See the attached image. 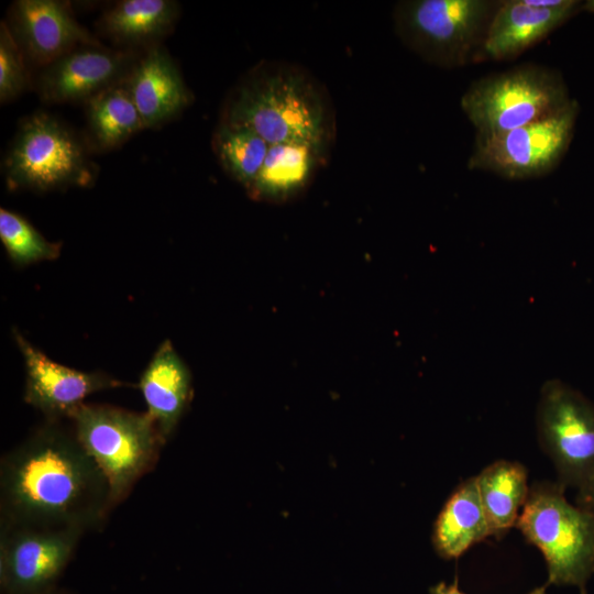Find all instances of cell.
<instances>
[{
  "label": "cell",
  "mask_w": 594,
  "mask_h": 594,
  "mask_svg": "<svg viewBox=\"0 0 594 594\" xmlns=\"http://www.w3.org/2000/svg\"><path fill=\"white\" fill-rule=\"evenodd\" d=\"M0 495L9 525L85 531L112 507L105 474L59 420L46 419L2 458Z\"/></svg>",
  "instance_id": "obj_1"
},
{
  "label": "cell",
  "mask_w": 594,
  "mask_h": 594,
  "mask_svg": "<svg viewBox=\"0 0 594 594\" xmlns=\"http://www.w3.org/2000/svg\"><path fill=\"white\" fill-rule=\"evenodd\" d=\"M219 122L248 128L268 144L307 143L331 152L336 109L326 86L301 65L265 59L229 92Z\"/></svg>",
  "instance_id": "obj_2"
},
{
  "label": "cell",
  "mask_w": 594,
  "mask_h": 594,
  "mask_svg": "<svg viewBox=\"0 0 594 594\" xmlns=\"http://www.w3.org/2000/svg\"><path fill=\"white\" fill-rule=\"evenodd\" d=\"M501 1L407 0L393 11L396 35L428 64L457 68L480 62L486 33Z\"/></svg>",
  "instance_id": "obj_3"
},
{
  "label": "cell",
  "mask_w": 594,
  "mask_h": 594,
  "mask_svg": "<svg viewBox=\"0 0 594 594\" xmlns=\"http://www.w3.org/2000/svg\"><path fill=\"white\" fill-rule=\"evenodd\" d=\"M564 490L558 482L532 484L516 527L541 551L549 583L584 594L594 573V520L568 502Z\"/></svg>",
  "instance_id": "obj_4"
},
{
  "label": "cell",
  "mask_w": 594,
  "mask_h": 594,
  "mask_svg": "<svg viewBox=\"0 0 594 594\" xmlns=\"http://www.w3.org/2000/svg\"><path fill=\"white\" fill-rule=\"evenodd\" d=\"M69 419L78 441L109 483L112 506L154 466L165 443L147 413L84 403Z\"/></svg>",
  "instance_id": "obj_5"
},
{
  "label": "cell",
  "mask_w": 594,
  "mask_h": 594,
  "mask_svg": "<svg viewBox=\"0 0 594 594\" xmlns=\"http://www.w3.org/2000/svg\"><path fill=\"white\" fill-rule=\"evenodd\" d=\"M571 99L559 72L525 64L475 80L460 103L476 134L493 135L548 117Z\"/></svg>",
  "instance_id": "obj_6"
},
{
  "label": "cell",
  "mask_w": 594,
  "mask_h": 594,
  "mask_svg": "<svg viewBox=\"0 0 594 594\" xmlns=\"http://www.w3.org/2000/svg\"><path fill=\"white\" fill-rule=\"evenodd\" d=\"M11 190L38 193L89 186L96 170L84 144L57 118L36 112L19 127L4 161Z\"/></svg>",
  "instance_id": "obj_7"
},
{
  "label": "cell",
  "mask_w": 594,
  "mask_h": 594,
  "mask_svg": "<svg viewBox=\"0 0 594 594\" xmlns=\"http://www.w3.org/2000/svg\"><path fill=\"white\" fill-rule=\"evenodd\" d=\"M580 110L572 98L560 110L527 125L499 134H476L468 168L510 180L551 173L569 150Z\"/></svg>",
  "instance_id": "obj_8"
},
{
  "label": "cell",
  "mask_w": 594,
  "mask_h": 594,
  "mask_svg": "<svg viewBox=\"0 0 594 594\" xmlns=\"http://www.w3.org/2000/svg\"><path fill=\"white\" fill-rule=\"evenodd\" d=\"M537 435L563 487L594 472V404L559 380L546 382L536 414Z\"/></svg>",
  "instance_id": "obj_9"
},
{
  "label": "cell",
  "mask_w": 594,
  "mask_h": 594,
  "mask_svg": "<svg viewBox=\"0 0 594 594\" xmlns=\"http://www.w3.org/2000/svg\"><path fill=\"white\" fill-rule=\"evenodd\" d=\"M82 532L1 524L2 588L9 594L45 592L67 565Z\"/></svg>",
  "instance_id": "obj_10"
},
{
  "label": "cell",
  "mask_w": 594,
  "mask_h": 594,
  "mask_svg": "<svg viewBox=\"0 0 594 594\" xmlns=\"http://www.w3.org/2000/svg\"><path fill=\"white\" fill-rule=\"evenodd\" d=\"M140 57L132 51L110 50L100 43L80 45L42 67L36 90L50 103L86 102L124 81Z\"/></svg>",
  "instance_id": "obj_11"
},
{
  "label": "cell",
  "mask_w": 594,
  "mask_h": 594,
  "mask_svg": "<svg viewBox=\"0 0 594 594\" xmlns=\"http://www.w3.org/2000/svg\"><path fill=\"white\" fill-rule=\"evenodd\" d=\"M12 333L25 366L23 399L48 420L69 418L89 395L127 385L101 372H82L57 363L16 329Z\"/></svg>",
  "instance_id": "obj_12"
},
{
  "label": "cell",
  "mask_w": 594,
  "mask_h": 594,
  "mask_svg": "<svg viewBox=\"0 0 594 594\" xmlns=\"http://www.w3.org/2000/svg\"><path fill=\"white\" fill-rule=\"evenodd\" d=\"M10 32L28 62L44 67L77 46L99 44L67 2L18 0L9 11Z\"/></svg>",
  "instance_id": "obj_13"
},
{
  "label": "cell",
  "mask_w": 594,
  "mask_h": 594,
  "mask_svg": "<svg viewBox=\"0 0 594 594\" xmlns=\"http://www.w3.org/2000/svg\"><path fill=\"white\" fill-rule=\"evenodd\" d=\"M583 11V1L539 8L526 0L501 1L490 23L480 62L512 61Z\"/></svg>",
  "instance_id": "obj_14"
},
{
  "label": "cell",
  "mask_w": 594,
  "mask_h": 594,
  "mask_svg": "<svg viewBox=\"0 0 594 594\" xmlns=\"http://www.w3.org/2000/svg\"><path fill=\"white\" fill-rule=\"evenodd\" d=\"M125 84L145 129L169 121L191 101L179 69L158 45L147 47Z\"/></svg>",
  "instance_id": "obj_15"
},
{
  "label": "cell",
  "mask_w": 594,
  "mask_h": 594,
  "mask_svg": "<svg viewBox=\"0 0 594 594\" xmlns=\"http://www.w3.org/2000/svg\"><path fill=\"white\" fill-rule=\"evenodd\" d=\"M147 414L166 442L175 431L191 396V374L173 343L160 344L138 383Z\"/></svg>",
  "instance_id": "obj_16"
},
{
  "label": "cell",
  "mask_w": 594,
  "mask_h": 594,
  "mask_svg": "<svg viewBox=\"0 0 594 594\" xmlns=\"http://www.w3.org/2000/svg\"><path fill=\"white\" fill-rule=\"evenodd\" d=\"M330 154V151L307 143L272 144L246 194L261 202H289L309 188Z\"/></svg>",
  "instance_id": "obj_17"
},
{
  "label": "cell",
  "mask_w": 594,
  "mask_h": 594,
  "mask_svg": "<svg viewBox=\"0 0 594 594\" xmlns=\"http://www.w3.org/2000/svg\"><path fill=\"white\" fill-rule=\"evenodd\" d=\"M491 536L475 476L462 482L439 513L432 544L444 559L462 556L470 547Z\"/></svg>",
  "instance_id": "obj_18"
},
{
  "label": "cell",
  "mask_w": 594,
  "mask_h": 594,
  "mask_svg": "<svg viewBox=\"0 0 594 594\" xmlns=\"http://www.w3.org/2000/svg\"><path fill=\"white\" fill-rule=\"evenodd\" d=\"M491 536L501 537L516 526L529 493L526 468L497 460L475 476Z\"/></svg>",
  "instance_id": "obj_19"
},
{
  "label": "cell",
  "mask_w": 594,
  "mask_h": 594,
  "mask_svg": "<svg viewBox=\"0 0 594 594\" xmlns=\"http://www.w3.org/2000/svg\"><path fill=\"white\" fill-rule=\"evenodd\" d=\"M178 16V4L170 0H123L101 18L100 30L118 44L156 45L170 31Z\"/></svg>",
  "instance_id": "obj_20"
},
{
  "label": "cell",
  "mask_w": 594,
  "mask_h": 594,
  "mask_svg": "<svg viewBox=\"0 0 594 594\" xmlns=\"http://www.w3.org/2000/svg\"><path fill=\"white\" fill-rule=\"evenodd\" d=\"M85 103L89 138L98 150L117 147L145 129L125 80L99 92Z\"/></svg>",
  "instance_id": "obj_21"
},
{
  "label": "cell",
  "mask_w": 594,
  "mask_h": 594,
  "mask_svg": "<svg viewBox=\"0 0 594 594\" xmlns=\"http://www.w3.org/2000/svg\"><path fill=\"white\" fill-rule=\"evenodd\" d=\"M211 144L224 173L245 191L261 172L271 146L254 131L224 122L216 127Z\"/></svg>",
  "instance_id": "obj_22"
},
{
  "label": "cell",
  "mask_w": 594,
  "mask_h": 594,
  "mask_svg": "<svg viewBox=\"0 0 594 594\" xmlns=\"http://www.w3.org/2000/svg\"><path fill=\"white\" fill-rule=\"evenodd\" d=\"M0 239L16 266L53 261L61 254V243L46 240L22 216L4 208L0 209Z\"/></svg>",
  "instance_id": "obj_23"
},
{
  "label": "cell",
  "mask_w": 594,
  "mask_h": 594,
  "mask_svg": "<svg viewBox=\"0 0 594 594\" xmlns=\"http://www.w3.org/2000/svg\"><path fill=\"white\" fill-rule=\"evenodd\" d=\"M25 57L6 21L0 26V101L8 102L29 86Z\"/></svg>",
  "instance_id": "obj_24"
},
{
  "label": "cell",
  "mask_w": 594,
  "mask_h": 594,
  "mask_svg": "<svg viewBox=\"0 0 594 594\" xmlns=\"http://www.w3.org/2000/svg\"><path fill=\"white\" fill-rule=\"evenodd\" d=\"M575 505L594 520V472L576 487Z\"/></svg>",
  "instance_id": "obj_25"
},
{
  "label": "cell",
  "mask_w": 594,
  "mask_h": 594,
  "mask_svg": "<svg viewBox=\"0 0 594 594\" xmlns=\"http://www.w3.org/2000/svg\"><path fill=\"white\" fill-rule=\"evenodd\" d=\"M430 594H463L457 583L446 584L444 582L438 583L430 588ZM529 594H546V586L535 588Z\"/></svg>",
  "instance_id": "obj_26"
},
{
  "label": "cell",
  "mask_w": 594,
  "mask_h": 594,
  "mask_svg": "<svg viewBox=\"0 0 594 594\" xmlns=\"http://www.w3.org/2000/svg\"><path fill=\"white\" fill-rule=\"evenodd\" d=\"M529 4L539 8H557L565 3L566 0H526Z\"/></svg>",
  "instance_id": "obj_27"
},
{
  "label": "cell",
  "mask_w": 594,
  "mask_h": 594,
  "mask_svg": "<svg viewBox=\"0 0 594 594\" xmlns=\"http://www.w3.org/2000/svg\"><path fill=\"white\" fill-rule=\"evenodd\" d=\"M583 11L594 13V0L583 1Z\"/></svg>",
  "instance_id": "obj_28"
},
{
  "label": "cell",
  "mask_w": 594,
  "mask_h": 594,
  "mask_svg": "<svg viewBox=\"0 0 594 594\" xmlns=\"http://www.w3.org/2000/svg\"><path fill=\"white\" fill-rule=\"evenodd\" d=\"M37 594H48V593H46V591H45V592H42V593H37Z\"/></svg>",
  "instance_id": "obj_29"
}]
</instances>
